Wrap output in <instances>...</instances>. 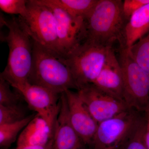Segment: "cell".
<instances>
[{
	"mask_svg": "<svg viewBox=\"0 0 149 149\" xmlns=\"http://www.w3.org/2000/svg\"><path fill=\"white\" fill-rule=\"evenodd\" d=\"M112 46L85 41L65 57L77 90L93 84L98 76Z\"/></svg>",
	"mask_w": 149,
	"mask_h": 149,
	"instance_id": "cell-4",
	"label": "cell"
},
{
	"mask_svg": "<svg viewBox=\"0 0 149 149\" xmlns=\"http://www.w3.org/2000/svg\"><path fill=\"white\" fill-rule=\"evenodd\" d=\"M82 147V146H80V147H78V148H75L74 149H78L79 148H80V147Z\"/></svg>",
	"mask_w": 149,
	"mask_h": 149,
	"instance_id": "cell-27",
	"label": "cell"
},
{
	"mask_svg": "<svg viewBox=\"0 0 149 149\" xmlns=\"http://www.w3.org/2000/svg\"><path fill=\"white\" fill-rule=\"evenodd\" d=\"M26 117L24 109L18 104L0 105V125L17 122Z\"/></svg>",
	"mask_w": 149,
	"mask_h": 149,
	"instance_id": "cell-20",
	"label": "cell"
},
{
	"mask_svg": "<svg viewBox=\"0 0 149 149\" xmlns=\"http://www.w3.org/2000/svg\"><path fill=\"white\" fill-rule=\"evenodd\" d=\"M64 93L72 128L82 143L92 145L98 123L88 111L77 92L68 90Z\"/></svg>",
	"mask_w": 149,
	"mask_h": 149,
	"instance_id": "cell-11",
	"label": "cell"
},
{
	"mask_svg": "<svg viewBox=\"0 0 149 149\" xmlns=\"http://www.w3.org/2000/svg\"><path fill=\"white\" fill-rule=\"evenodd\" d=\"M8 82L0 75V105L3 106L18 104L19 97L12 91Z\"/></svg>",
	"mask_w": 149,
	"mask_h": 149,
	"instance_id": "cell-22",
	"label": "cell"
},
{
	"mask_svg": "<svg viewBox=\"0 0 149 149\" xmlns=\"http://www.w3.org/2000/svg\"><path fill=\"white\" fill-rule=\"evenodd\" d=\"M18 19L33 41L61 55L55 17L50 8L35 0L28 1L26 12Z\"/></svg>",
	"mask_w": 149,
	"mask_h": 149,
	"instance_id": "cell-6",
	"label": "cell"
},
{
	"mask_svg": "<svg viewBox=\"0 0 149 149\" xmlns=\"http://www.w3.org/2000/svg\"><path fill=\"white\" fill-rule=\"evenodd\" d=\"M3 22L8 29L6 40L9 54L7 64L1 75L9 83L28 82L33 60L32 39L18 19H5Z\"/></svg>",
	"mask_w": 149,
	"mask_h": 149,
	"instance_id": "cell-3",
	"label": "cell"
},
{
	"mask_svg": "<svg viewBox=\"0 0 149 149\" xmlns=\"http://www.w3.org/2000/svg\"><path fill=\"white\" fill-rule=\"evenodd\" d=\"M149 3V0H125L123 2V13L126 21L136 11Z\"/></svg>",
	"mask_w": 149,
	"mask_h": 149,
	"instance_id": "cell-23",
	"label": "cell"
},
{
	"mask_svg": "<svg viewBox=\"0 0 149 149\" xmlns=\"http://www.w3.org/2000/svg\"><path fill=\"white\" fill-rule=\"evenodd\" d=\"M35 1L52 11L55 17L60 52L65 57L85 41V19L73 17L45 0Z\"/></svg>",
	"mask_w": 149,
	"mask_h": 149,
	"instance_id": "cell-9",
	"label": "cell"
},
{
	"mask_svg": "<svg viewBox=\"0 0 149 149\" xmlns=\"http://www.w3.org/2000/svg\"><path fill=\"white\" fill-rule=\"evenodd\" d=\"M46 2L61 9L71 16L85 19L98 0H45Z\"/></svg>",
	"mask_w": 149,
	"mask_h": 149,
	"instance_id": "cell-16",
	"label": "cell"
},
{
	"mask_svg": "<svg viewBox=\"0 0 149 149\" xmlns=\"http://www.w3.org/2000/svg\"><path fill=\"white\" fill-rule=\"evenodd\" d=\"M34 118V116H30L17 122L0 125L1 148H7L10 146L15 141L18 133L25 128Z\"/></svg>",
	"mask_w": 149,
	"mask_h": 149,
	"instance_id": "cell-17",
	"label": "cell"
},
{
	"mask_svg": "<svg viewBox=\"0 0 149 149\" xmlns=\"http://www.w3.org/2000/svg\"><path fill=\"white\" fill-rule=\"evenodd\" d=\"M9 84L23 97L29 107L54 131L60 109L61 95L28 82Z\"/></svg>",
	"mask_w": 149,
	"mask_h": 149,
	"instance_id": "cell-8",
	"label": "cell"
},
{
	"mask_svg": "<svg viewBox=\"0 0 149 149\" xmlns=\"http://www.w3.org/2000/svg\"><path fill=\"white\" fill-rule=\"evenodd\" d=\"M60 109L56 121L52 149H74L82 146V142L70 121L66 97L61 94Z\"/></svg>",
	"mask_w": 149,
	"mask_h": 149,
	"instance_id": "cell-13",
	"label": "cell"
},
{
	"mask_svg": "<svg viewBox=\"0 0 149 149\" xmlns=\"http://www.w3.org/2000/svg\"><path fill=\"white\" fill-rule=\"evenodd\" d=\"M146 125V116L140 115L121 149H148L145 141Z\"/></svg>",
	"mask_w": 149,
	"mask_h": 149,
	"instance_id": "cell-19",
	"label": "cell"
},
{
	"mask_svg": "<svg viewBox=\"0 0 149 149\" xmlns=\"http://www.w3.org/2000/svg\"><path fill=\"white\" fill-rule=\"evenodd\" d=\"M128 51L136 63L149 73V32Z\"/></svg>",
	"mask_w": 149,
	"mask_h": 149,
	"instance_id": "cell-18",
	"label": "cell"
},
{
	"mask_svg": "<svg viewBox=\"0 0 149 149\" xmlns=\"http://www.w3.org/2000/svg\"><path fill=\"white\" fill-rule=\"evenodd\" d=\"M119 62L123 81V101L129 109L146 111L149 107V73L124 48L120 47Z\"/></svg>",
	"mask_w": 149,
	"mask_h": 149,
	"instance_id": "cell-5",
	"label": "cell"
},
{
	"mask_svg": "<svg viewBox=\"0 0 149 149\" xmlns=\"http://www.w3.org/2000/svg\"><path fill=\"white\" fill-rule=\"evenodd\" d=\"M139 112L128 109L99 123L93 149H122L139 119Z\"/></svg>",
	"mask_w": 149,
	"mask_h": 149,
	"instance_id": "cell-7",
	"label": "cell"
},
{
	"mask_svg": "<svg viewBox=\"0 0 149 149\" xmlns=\"http://www.w3.org/2000/svg\"><path fill=\"white\" fill-rule=\"evenodd\" d=\"M54 143V138L48 143L45 145H22L17 146L14 149H52Z\"/></svg>",
	"mask_w": 149,
	"mask_h": 149,
	"instance_id": "cell-24",
	"label": "cell"
},
{
	"mask_svg": "<svg viewBox=\"0 0 149 149\" xmlns=\"http://www.w3.org/2000/svg\"><path fill=\"white\" fill-rule=\"evenodd\" d=\"M149 32V3L131 16L126 22L120 41V47L130 49Z\"/></svg>",
	"mask_w": 149,
	"mask_h": 149,
	"instance_id": "cell-14",
	"label": "cell"
},
{
	"mask_svg": "<svg viewBox=\"0 0 149 149\" xmlns=\"http://www.w3.org/2000/svg\"><path fill=\"white\" fill-rule=\"evenodd\" d=\"M28 1L0 0V8L6 13L12 15H24L27 9Z\"/></svg>",
	"mask_w": 149,
	"mask_h": 149,
	"instance_id": "cell-21",
	"label": "cell"
},
{
	"mask_svg": "<svg viewBox=\"0 0 149 149\" xmlns=\"http://www.w3.org/2000/svg\"><path fill=\"white\" fill-rule=\"evenodd\" d=\"M33 60L28 79L57 94L77 87L65 57L32 40Z\"/></svg>",
	"mask_w": 149,
	"mask_h": 149,
	"instance_id": "cell-1",
	"label": "cell"
},
{
	"mask_svg": "<svg viewBox=\"0 0 149 149\" xmlns=\"http://www.w3.org/2000/svg\"><path fill=\"white\" fill-rule=\"evenodd\" d=\"M77 93L98 123L129 109L125 102L107 94L93 84L80 87Z\"/></svg>",
	"mask_w": 149,
	"mask_h": 149,
	"instance_id": "cell-10",
	"label": "cell"
},
{
	"mask_svg": "<svg viewBox=\"0 0 149 149\" xmlns=\"http://www.w3.org/2000/svg\"><path fill=\"white\" fill-rule=\"evenodd\" d=\"M146 132H145V141L147 149H149V107L146 111Z\"/></svg>",
	"mask_w": 149,
	"mask_h": 149,
	"instance_id": "cell-25",
	"label": "cell"
},
{
	"mask_svg": "<svg viewBox=\"0 0 149 149\" xmlns=\"http://www.w3.org/2000/svg\"><path fill=\"white\" fill-rule=\"evenodd\" d=\"M78 149H93V148H82V147H80V148H79Z\"/></svg>",
	"mask_w": 149,
	"mask_h": 149,
	"instance_id": "cell-26",
	"label": "cell"
},
{
	"mask_svg": "<svg viewBox=\"0 0 149 149\" xmlns=\"http://www.w3.org/2000/svg\"><path fill=\"white\" fill-rule=\"evenodd\" d=\"M23 131L19 138L17 146L46 145L53 139L54 133L45 121L37 115Z\"/></svg>",
	"mask_w": 149,
	"mask_h": 149,
	"instance_id": "cell-15",
	"label": "cell"
},
{
	"mask_svg": "<svg viewBox=\"0 0 149 149\" xmlns=\"http://www.w3.org/2000/svg\"><path fill=\"white\" fill-rule=\"evenodd\" d=\"M120 0H98L85 18V41L106 46L120 42L127 21Z\"/></svg>",
	"mask_w": 149,
	"mask_h": 149,
	"instance_id": "cell-2",
	"label": "cell"
},
{
	"mask_svg": "<svg viewBox=\"0 0 149 149\" xmlns=\"http://www.w3.org/2000/svg\"><path fill=\"white\" fill-rule=\"evenodd\" d=\"M93 84L107 94L124 102L122 68L112 47L109 51L102 68Z\"/></svg>",
	"mask_w": 149,
	"mask_h": 149,
	"instance_id": "cell-12",
	"label": "cell"
}]
</instances>
